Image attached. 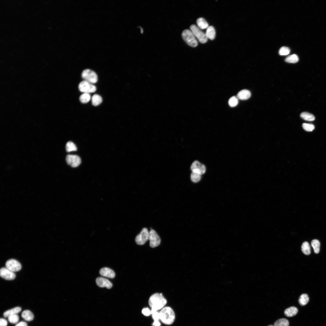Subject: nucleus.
Returning a JSON list of instances; mask_svg holds the SVG:
<instances>
[{"label":"nucleus","mask_w":326,"mask_h":326,"mask_svg":"<svg viewBox=\"0 0 326 326\" xmlns=\"http://www.w3.org/2000/svg\"><path fill=\"white\" fill-rule=\"evenodd\" d=\"M184 40L190 46L195 47L198 45V42L196 37L191 30H186L182 34Z\"/></svg>","instance_id":"nucleus-3"},{"label":"nucleus","mask_w":326,"mask_h":326,"mask_svg":"<svg viewBox=\"0 0 326 326\" xmlns=\"http://www.w3.org/2000/svg\"><path fill=\"white\" fill-rule=\"evenodd\" d=\"M0 276L2 278L7 280H13L16 277L14 273L6 267H2L1 269Z\"/></svg>","instance_id":"nucleus-12"},{"label":"nucleus","mask_w":326,"mask_h":326,"mask_svg":"<svg viewBox=\"0 0 326 326\" xmlns=\"http://www.w3.org/2000/svg\"><path fill=\"white\" fill-rule=\"evenodd\" d=\"M309 301L308 296L306 294H303L300 297L299 299V303L302 306L306 305Z\"/></svg>","instance_id":"nucleus-21"},{"label":"nucleus","mask_w":326,"mask_h":326,"mask_svg":"<svg viewBox=\"0 0 326 326\" xmlns=\"http://www.w3.org/2000/svg\"><path fill=\"white\" fill-rule=\"evenodd\" d=\"M268 326H274L273 325H268Z\"/></svg>","instance_id":"nucleus-40"},{"label":"nucleus","mask_w":326,"mask_h":326,"mask_svg":"<svg viewBox=\"0 0 326 326\" xmlns=\"http://www.w3.org/2000/svg\"><path fill=\"white\" fill-rule=\"evenodd\" d=\"M149 240L150 246L152 248L158 247L160 243L161 239L159 236L156 232L152 229L149 232Z\"/></svg>","instance_id":"nucleus-8"},{"label":"nucleus","mask_w":326,"mask_h":326,"mask_svg":"<svg viewBox=\"0 0 326 326\" xmlns=\"http://www.w3.org/2000/svg\"><path fill=\"white\" fill-rule=\"evenodd\" d=\"M161 323L159 321H154L152 324V326H160Z\"/></svg>","instance_id":"nucleus-39"},{"label":"nucleus","mask_w":326,"mask_h":326,"mask_svg":"<svg viewBox=\"0 0 326 326\" xmlns=\"http://www.w3.org/2000/svg\"><path fill=\"white\" fill-rule=\"evenodd\" d=\"M302 127L305 130L308 132L312 131L315 128V126L313 124L307 123L303 124Z\"/></svg>","instance_id":"nucleus-34"},{"label":"nucleus","mask_w":326,"mask_h":326,"mask_svg":"<svg viewBox=\"0 0 326 326\" xmlns=\"http://www.w3.org/2000/svg\"><path fill=\"white\" fill-rule=\"evenodd\" d=\"M290 52V50L289 48L286 47H283L280 49L279 53L280 55L284 56L288 55Z\"/></svg>","instance_id":"nucleus-33"},{"label":"nucleus","mask_w":326,"mask_h":326,"mask_svg":"<svg viewBox=\"0 0 326 326\" xmlns=\"http://www.w3.org/2000/svg\"><path fill=\"white\" fill-rule=\"evenodd\" d=\"M190 28L196 37L197 38L200 43L204 44L207 41L208 39L205 34L202 32L198 27L193 24L190 26Z\"/></svg>","instance_id":"nucleus-5"},{"label":"nucleus","mask_w":326,"mask_h":326,"mask_svg":"<svg viewBox=\"0 0 326 326\" xmlns=\"http://www.w3.org/2000/svg\"><path fill=\"white\" fill-rule=\"evenodd\" d=\"M82 76L84 81L92 84L96 83L98 80L97 74L90 69L84 70L82 74Z\"/></svg>","instance_id":"nucleus-4"},{"label":"nucleus","mask_w":326,"mask_h":326,"mask_svg":"<svg viewBox=\"0 0 326 326\" xmlns=\"http://www.w3.org/2000/svg\"><path fill=\"white\" fill-rule=\"evenodd\" d=\"M149 232L145 228L142 229L135 239L136 243L139 245H143L149 240Z\"/></svg>","instance_id":"nucleus-7"},{"label":"nucleus","mask_w":326,"mask_h":326,"mask_svg":"<svg viewBox=\"0 0 326 326\" xmlns=\"http://www.w3.org/2000/svg\"><path fill=\"white\" fill-rule=\"evenodd\" d=\"M22 317L25 321H32L34 318L33 313L29 310H25L21 313Z\"/></svg>","instance_id":"nucleus-16"},{"label":"nucleus","mask_w":326,"mask_h":326,"mask_svg":"<svg viewBox=\"0 0 326 326\" xmlns=\"http://www.w3.org/2000/svg\"><path fill=\"white\" fill-rule=\"evenodd\" d=\"M91 99V96L89 93H84L80 96L79 100L83 103H88Z\"/></svg>","instance_id":"nucleus-28"},{"label":"nucleus","mask_w":326,"mask_h":326,"mask_svg":"<svg viewBox=\"0 0 326 326\" xmlns=\"http://www.w3.org/2000/svg\"><path fill=\"white\" fill-rule=\"evenodd\" d=\"M21 309L19 307H16L5 311L4 313L5 317H8L9 316L17 314L21 311Z\"/></svg>","instance_id":"nucleus-19"},{"label":"nucleus","mask_w":326,"mask_h":326,"mask_svg":"<svg viewBox=\"0 0 326 326\" xmlns=\"http://www.w3.org/2000/svg\"><path fill=\"white\" fill-rule=\"evenodd\" d=\"M302 251L305 254L309 255L311 253V248L309 244L307 242H304L302 244Z\"/></svg>","instance_id":"nucleus-22"},{"label":"nucleus","mask_w":326,"mask_h":326,"mask_svg":"<svg viewBox=\"0 0 326 326\" xmlns=\"http://www.w3.org/2000/svg\"><path fill=\"white\" fill-rule=\"evenodd\" d=\"M289 322L286 319L283 318L279 319L276 321L274 323V326H289Z\"/></svg>","instance_id":"nucleus-26"},{"label":"nucleus","mask_w":326,"mask_h":326,"mask_svg":"<svg viewBox=\"0 0 326 326\" xmlns=\"http://www.w3.org/2000/svg\"><path fill=\"white\" fill-rule=\"evenodd\" d=\"M152 318L154 321H159L160 320L159 312L158 311L155 312L152 314Z\"/></svg>","instance_id":"nucleus-36"},{"label":"nucleus","mask_w":326,"mask_h":326,"mask_svg":"<svg viewBox=\"0 0 326 326\" xmlns=\"http://www.w3.org/2000/svg\"><path fill=\"white\" fill-rule=\"evenodd\" d=\"M238 100L237 97L233 96L231 97L229 100L228 103L229 105L232 107L236 106L238 104Z\"/></svg>","instance_id":"nucleus-31"},{"label":"nucleus","mask_w":326,"mask_h":326,"mask_svg":"<svg viewBox=\"0 0 326 326\" xmlns=\"http://www.w3.org/2000/svg\"><path fill=\"white\" fill-rule=\"evenodd\" d=\"M300 116L304 120L308 121H313L315 119L313 115L307 112L302 113Z\"/></svg>","instance_id":"nucleus-24"},{"label":"nucleus","mask_w":326,"mask_h":326,"mask_svg":"<svg viewBox=\"0 0 326 326\" xmlns=\"http://www.w3.org/2000/svg\"><path fill=\"white\" fill-rule=\"evenodd\" d=\"M6 267L13 272H16L20 270L21 268V264L17 261L14 259L8 260L6 263Z\"/></svg>","instance_id":"nucleus-9"},{"label":"nucleus","mask_w":326,"mask_h":326,"mask_svg":"<svg viewBox=\"0 0 326 326\" xmlns=\"http://www.w3.org/2000/svg\"><path fill=\"white\" fill-rule=\"evenodd\" d=\"M251 96L250 92L247 90H243L239 92L237 95L238 99L242 100L249 99Z\"/></svg>","instance_id":"nucleus-15"},{"label":"nucleus","mask_w":326,"mask_h":326,"mask_svg":"<svg viewBox=\"0 0 326 326\" xmlns=\"http://www.w3.org/2000/svg\"><path fill=\"white\" fill-rule=\"evenodd\" d=\"M205 34L208 39L211 40L214 39L216 36V32L214 27L212 26H209L207 29Z\"/></svg>","instance_id":"nucleus-17"},{"label":"nucleus","mask_w":326,"mask_h":326,"mask_svg":"<svg viewBox=\"0 0 326 326\" xmlns=\"http://www.w3.org/2000/svg\"><path fill=\"white\" fill-rule=\"evenodd\" d=\"M96 282L97 285L100 287H106L110 289L113 287V284L109 280L103 278H97Z\"/></svg>","instance_id":"nucleus-13"},{"label":"nucleus","mask_w":326,"mask_h":326,"mask_svg":"<svg viewBox=\"0 0 326 326\" xmlns=\"http://www.w3.org/2000/svg\"><path fill=\"white\" fill-rule=\"evenodd\" d=\"M7 325L8 322L6 319L2 318L0 319V326H7Z\"/></svg>","instance_id":"nucleus-37"},{"label":"nucleus","mask_w":326,"mask_h":326,"mask_svg":"<svg viewBox=\"0 0 326 326\" xmlns=\"http://www.w3.org/2000/svg\"><path fill=\"white\" fill-rule=\"evenodd\" d=\"M66 148L67 152L76 151L77 150V148L76 145L73 142H68L67 143Z\"/></svg>","instance_id":"nucleus-29"},{"label":"nucleus","mask_w":326,"mask_h":326,"mask_svg":"<svg viewBox=\"0 0 326 326\" xmlns=\"http://www.w3.org/2000/svg\"><path fill=\"white\" fill-rule=\"evenodd\" d=\"M66 160L68 164L73 167H76L81 164V159L77 155H68L66 157Z\"/></svg>","instance_id":"nucleus-11"},{"label":"nucleus","mask_w":326,"mask_h":326,"mask_svg":"<svg viewBox=\"0 0 326 326\" xmlns=\"http://www.w3.org/2000/svg\"><path fill=\"white\" fill-rule=\"evenodd\" d=\"M191 180L193 182L197 183L200 180L201 178V175L192 172L191 174Z\"/></svg>","instance_id":"nucleus-30"},{"label":"nucleus","mask_w":326,"mask_h":326,"mask_svg":"<svg viewBox=\"0 0 326 326\" xmlns=\"http://www.w3.org/2000/svg\"><path fill=\"white\" fill-rule=\"evenodd\" d=\"M79 90L84 93H94L96 90L95 86L85 81H82L79 84Z\"/></svg>","instance_id":"nucleus-6"},{"label":"nucleus","mask_w":326,"mask_h":326,"mask_svg":"<svg viewBox=\"0 0 326 326\" xmlns=\"http://www.w3.org/2000/svg\"><path fill=\"white\" fill-rule=\"evenodd\" d=\"M8 318L9 321L12 324H17L19 320V317L17 314L10 316Z\"/></svg>","instance_id":"nucleus-32"},{"label":"nucleus","mask_w":326,"mask_h":326,"mask_svg":"<svg viewBox=\"0 0 326 326\" xmlns=\"http://www.w3.org/2000/svg\"><path fill=\"white\" fill-rule=\"evenodd\" d=\"M299 60L298 57L295 54L288 56L285 59L286 62L290 63H296Z\"/></svg>","instance_id":"nucleus-27"},{"label":"nucleus","mask_w":326,"mask_h":326,"mask_svg":"<svg viewBox=\"0 0 326 326\" xmlns=\"http://www.w3.org/2000/svg\"><path fill=\"white\" fill-rule=\"evenodd\" d=\"M298 312V310L297 308L292 307L286 309L284 311V313L286 316L291 317L296 315Z\"/></svg>","instance_id":"nucleus-18"},{"label":"nucleus","mask_w":326,"mask_h":326,"mask_svg":"<svg viewBox=\"0 0 326 326\" xmlns=\"http://www.w3.org/2000/svg\"><path fill=\"white\" fill-rule=\"evenodd\" d=\"M191 169L193 172L201 175L204 174L206 171L205 166L197 161H195L193 162Z\"/></svg>","instance_id":"nucleus-10"},{"label":"nucleus","mask_w":326,"mask_h":326,"mask_svg":"<svg viewBox=\"0 0 326 326\" xmlns=\"http://www.w3.org/2000/svg\"><path fill=\"white\" fill-rule=\"evenodd\" d=\"M15 326H28V325L25 322L21 321L16 324Z\"/></svg>","instance_id":"nucleus-38"},{"label":"nucleus","mask_w":326,"mask_h":326,"mask_svg":"<svg viewBox=\"0 0 326 326\" xmlns=\"http://www.w3.org/2000/svg\"><path fill=\"white\" fill-rule=\"evenodd\" d=\"M159 314L160 320L163 323L166 325H171L175 321V312L170 307H166L163 308L159 312Z\"/></svg>","instance_id":"nucleus-2"},{"label":"nucleus","mask_w":326,"mask_h":326,"mask_svg":"<svg viewBox=\"0 0 326 326\" xmlns=\"http://www.w3.org/2000/svg\"><path fill=\"white\" fill-rule=\"evenodd\" d=\"M142 314L146 316H149L151 314V310L148 308H144L142 311Z\"/></svg>","instance_id":"nucleus-35"},{"label":"nucleus","mask_w":326,"mask_h":326,"mask_svg":"<svg viewBox=\"0 0 326 326\" xmlns=\"http://www.w3.org/2000/svg\"><path fill=\"white\" fill-rule=\"evenodd\" d=\"M99 273L102 276L111 279L114 278L116 276L113 270L107 267L101 268L100 270Z\"/></svg>","instance_id":"nucleus-14"},{"label":"nucleus","mask_w":326,"mask_h":326,"mask_svg":"<svg viewBox=\"0 0 326 326\" xmlns=\"http://www.w3.org/2000/svg\"><path fill=\"white\" fill-rule=\"evenodd\" d=\"M311 245L313 247L314 252L316 254H318L320 251V243L317 239H314L311 242Z\"/></svg>","instance_id":"nucleus-23"},{"label":"nucleus","mask_w":326,"mask_h":326,"mask_svg":"<svg viewBox=\"0 0 326 326\" xmlns=\"http://www.w3.org/2000/svg\"><path fill=\"white\" fill-rule=\"evenodd\" d=\"M92 104L94 106H97L101 104L102 99V97L98 94L94 95L92 98Z\"/></svg>","instance_id":"nucleus-25"},{"label":"nucleus","mask_w":326,"mask_h":326,"mask_svg":"<svg viewBox=\"0 0 326 326\" xmlns=\"http://www.w3.org/2000/svg\"><path fill=\"white\" fill-rule=\"evenodd\" d=\"M197 23L199 28L201 30L207 29L209 27L208 23L202 18H199L197 20Z\"/></svg>","instance_id":"nucleus-20"},{"label":"nucleus","mask_w":326,"mask_h":326,"mask_svg":"<svg viewBox=\"0 0 326 326\" xmlns=\"http://www.w3.org/2000/svg\"><path fill=\"white\" fill-rule=\"evenodd\" d=\"M167 303L165 298L162 293H156L153 294L150 297L149 305L151 309V313L158 311L164 308Z\"/></svg>","instance_id":"nucleus-1"}]
</instances>
